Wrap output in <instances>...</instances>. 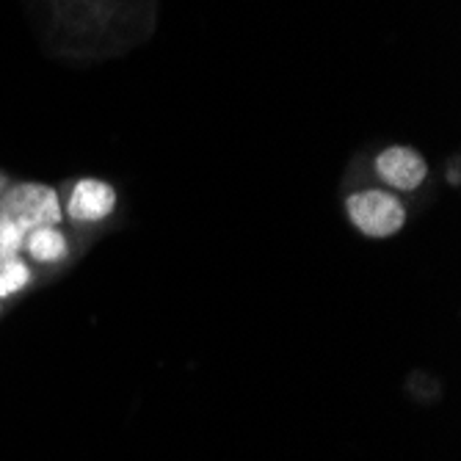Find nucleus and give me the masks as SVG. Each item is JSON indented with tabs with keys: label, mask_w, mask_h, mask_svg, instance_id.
I'll use <instances>...</instances> for the list:
<instances>
[{
	"label": "nucleus",
	"mask_w": 461,
	"mask_h": 461,
	"mask_svg": "<svg viewBox=\"0 0 461 461\" xmlns=\"http://www.w3.org/2000/svg\"><path fill=\"white\" fill-rule=\"evenodd\" d=\"M346 216L365 238H393L409 221V204L390 188L362 185L346 196Z\"/></svg>",
	"instance_id": "f257e3e1"
},
{
	"label": "nucleus",
	"mask_w": 461,
	"mask_h": 461,
	"mask_svg": "<svg viewBox=\"0 0 461 461\" xmlns=\"http://www.w3.org/2000/svg\"><path fill=\"white\" fill-rule=\"evenodd\" d=\"M61 213L64 224L80 238L95 230H103L119 207V194L111 183L97 177H80L67 183L61 191Z\"/></svg>",
	"instance_id": "f03ea898"
},
{
	"label": "nucleus",
	"mask_w": 461,
	"mask_h": 461,
	"mask_svg": "<svg viewBox=\"0 0 461 461\" xmlns=\"http://www.w3.org/2000/svg\"><path fill=\"white\" fill-rule=\"evenodd\" d=\"M0 221L14 224L25 235L45 224H64L59 188L45 183H12L0 194Z\"/></svg>",
	"instance_id": "7ed1b4c3"
},
{
	"label": "nucleus",
	"mask_w": 461,
	"mask_h": 461,
	"mask_svg": "<svg viewBox=\"0 0 461 461\" xmlns=\"http://www.w3.org/2000/svg\"><path fill=\"white\" fill-rule=\"evenodd\" d=\"M80 235L72 232L64 224H45L36 227L25 235L23 258L41 274V276H56L61 274L77 255H80Z\"/></svg>",
	"instance_id": "20e7f679"
},
{
	"label": "nucleus",
	"mask_w": 461,
	"mask_h": 461,
	"mask_svg": "<svg viewBox=\"0 0 461 461\" xmlns=\"http://www.w3.org/2000/svg\"><path fill=\"white\" fill-rule=\"evenodd\" d=\"M373 175L382 183V188H390L395 194H414L429 180V163L417 149L393 144L373 158Z\"/></svg>",
	"instance_id": "39448f33"
},
{
	"label": "nucleus",
	"mask_w": 461,
	"mask_h": 461,
	"mask_svg": "<svg viewBox=\"0 0 461 461\" xmlns=\"http://www.w3.org/2000/svg\"><path fill=\"white\" fill-rule=\"evenodd\" d=\"M41 279V276L23 255H14V251L0 249V302H14L25 293H31Z\"/></svg>",
	"instance_id": "423d86ee"
},
{
	"label": "nucleus",
	"mask_w": 461,
	"mask_h": 461,
	"mask_svg": "<svg viewBox=\"0 0 461 461\" xmlns=\"http://www.w3.org/2000/svg\"><path fill=\"white\" fill-rule=\"evenodd\" d=\"M12 185V177L9 175H4V172H0V194H4L6 188Z\"/></svg>",
	"instance_id": "0eeeda50"
},
{
	"label": "nucleus",
	"mask_w": 461,
	"mask_h": 461,
	"mask_svg": "<svg viewBox=\"0 0 461 461\" xmlns=\"http://www.w3.org/2000/svg\"><path fill=\"white\" fill-rule=\"evenodd\" d=\"M6 310H9V302H0V318H4Z\"/></svg>",
	"instance_id": "6e6552de"
}]
</instances>
